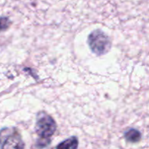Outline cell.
<instances>
[{
  "mask_svg": "<svg viewBox=\"0 0 149 149\" xmlns=\"http://www.w3.org/2000/svg\"><path fill=\"white\" fill-rule=\"evenodd\" d=\"M0 147L1 148H24L25 144L17 128L4 127L0 130Z\"/></svg>",
  "mask_w": 149,
  "mask_h": 149,
  "instance_id": "3957f363",
  "label": "cell"
},
{
  "mask_svg": "<svg viewBox=\"0 0 149 149\" xmlns=\"http://www.w3.org/2000/svg\"><path fill=\"white\" fill-rule=\"evenodd\" d=\"M57 129V125L53 118L47 112L41 111L37 113L35 132L38 138L35 147L39 148L48 147L51 143V138L53 136Z\"/></svg>",
  "mask_w": 149,
  "mask_h": 149,
  "instance_id": "6da1fadb",
  "label": "cell"
},
{
  "mask_svg": "<svg viewBox=\"0 0 149 149\" xmlns=\"http://www.w3.org/2000/svg\"><path fill=\"white\" fill-rule=\"evenodd\" d=\"M11 25V21L7 17L0 16V31H4L8 29Z\"/></svg>",
  "mask_w": 149,
  "mask_h": 149,
  "instance_id": "8992f818",
  "label": "cell"
},
{
  "mask_svg": "<svg viewBox=\"0 0 149 149\" xmlns=\"http://www.w3.org/2000/svg\"><path fill=\"white\" fill-rule=\"evenodd\" d=\"M124 137L126 141L129 143H135L141 140L142 135L139 130L134 128H129L125 130L124 133Z\"/></svg>",
  "mask_w": 149,
  "mask_h": 149,
  "instance_id": "277c9868",
  "label": "cell"
},
{
  "mask_svg": "<svg viewBox=\"0 0 149 149\" xmlns=\"http://www.w3.org/2000/svg\"><path fill=\"white\" fill-rule=\"evenodd\" d=\"M79 141L77 137L72 136L70 138H67V139L64 140V141L60 143L58 145L56 146V148H61V149H67V148H72L75 149L78 147Z\"/></svg>",
  "mask_w": 149,
  "mask_h": 149,
  "instance_id": "5b68a950",
  "label": "cell"
},
{
  "mask_svg": "<svg viewBox=\"0 0 149 149\" xmlns=\"http://www.w3.org/2000/svg\"><path fill=\"white\" fill-rule=\"evenodd\" d=\"M87 44L91 51L97 56L108 53L112 47L110 36L101 29H95L89 33Z\"/></svg>",
  "mask_w": 149,
  "mask_h": 149,
  "instance_id": "7a4b0ae2",
  "label": "cell"
}]
</instances>
